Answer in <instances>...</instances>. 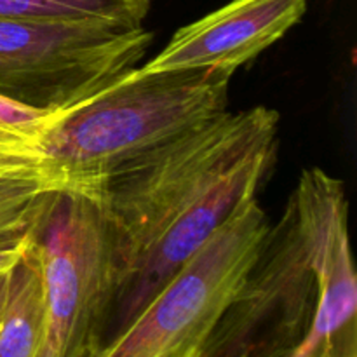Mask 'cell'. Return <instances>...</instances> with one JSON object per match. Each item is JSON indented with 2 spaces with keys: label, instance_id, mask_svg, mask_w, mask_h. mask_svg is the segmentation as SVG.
<instances>
[{
  "label": "cell",
  "instance_id": "cell-11",
  "mask_svg": "<svg viewBox=\"0 0 357 357\" xmlns=\"http://www.w3.org/2000/svg\"><path fill=\"white\" fill-rule=\"evenodd\" d=\"M0 17L143 23L124 0H0Z\"/></svg>",
  "mask_w": 357,
  "mask_h": 357
},
{
  "label": "cell",
  "instance_id": "cell-3",
  "mask_svg": "<svg viewBox=\"0 0 357 357\" xmlns=\"http://www.w3.org/2000/svg\"><path fill=\"white\" fill-rule=\"evenodd\" d=\"M230 70L138 68L68 108L40 142V178L87 194L103 178L229 110Z\"/></svg>",
  "mask_w": 357,
  "mask_h": 357
},
{
  "label": "cell",
  "instance_id": "cell-7",
  "mask_svg": "<svg viewBox=\"0 0 357 357\" xmlns=\"http://www.w3.org/2000/svg\"><path fill=\"white\" fill-rule=\"evenodd\" d=\"M309 0H232L176 30L142 73L230 70L260 56L305 16Z\"/></svg>",
  "mask_w": 357,
  "mask_h": 357
},
{
  "label": "cell",
  "instance_id": "cell-6",
  "mask_svg": "<svg viewBox=\"0 0 357 357\" xmlns=\"http://www.w3.org/2000/svg\"><path fill=\"white\" fill-rule=\"evenodd\" d=\"M45 331L38 357H89L103 342L112 303L110 246L98 204L56 192L35 236Z\"/></svg>",
  "mask_w": 357,
  "mask_h": 357
},
{
  "label": "cell",
  "instance_id": "cell-1",
  "mask_svg": "<svg viewBox=\"0 0 357 357\" xmlns=\"http://www.w3.org/2000/svg\"><path fill=\"white\" fill-rule=\"evenodd\" d=\"M278 132L272 108L227 110L87 192L110 246L112 303L101 345L135 319L241 202L257 197Z\"/></svg>",
  "mask_w": 357,
  "mask_h": 357
},
{
  "label": "cell",
  "instance_id": "cell-2",
  "mask_svg": "<svg viewBox=\"0 0 357 357\" xmlns=\"http://www.w3.org/2000/svg\"><path fill=\"white\" fill-rule=\"evenodd\" d=\"M199 357H357L345 185L300 174Z\"/></svg>",
  "mask_w": 357,
  "mask_h": 357
},
{
  "label": "cell",
  "instance_id": "cell-9",
  "mask_svg": "<svg viewBox=\"0 0 357 357\" xmlns=\"http://www.w3.org/2000/svg\"><path fill=\"white\" fill-rule=\"evenodd\" d=\"M54 194L37 180H0V274L33 243Z\"/></svg>",
  "mask_w": 357,
  "mask_h": 357
},
{
  "label": "cell",
  "instance_id": "cell-13",
  "mask_svg": "<svg viewBox=\"0 0 357 357\" xmlns=\"http://www.w3.org/2000/svg\"><path fill=\"white\" fill-rule=\"evenodd\" d=\"M9 272V271H7ZM7 272L0 274V317H2L3 302H6V293H7Z\"/></svg>",
  "mask_w": 357,
  "mask_h": 357
},
{
  "label": "cell",
  "instance_id": "cell-8",
  "mask_svg": "<svg viewBox=\"0 0 357 357\" xmlns=\"http://www.w3.org/2000/svg\"><path fill=\"white\" fill-rule=\"evenodd\" d=\"M44 331V284L33 239L7 272V293L0 317V357H38Z\"/></svg>",
  "mask_w": 357,
  "mask_h": 357
},
{
  "label": "cell",
  "instance_id": "cell-4",
  "mask_svg": "<svg viewBox=\"0 0 357 357\" xmlns=\"http://www.w3.org/2000/svg\"><path fill=\"white\" fill-rule=\"evenodd\" d=\"M152 38L142 23L0 17V96L63 114L138 68Z\"/></svg>",
  "mask_w": 357,
  "mask_h": 357
},
{
  "label": "cell",
  "instance_id": "cell-12",
  "mask_svg": "<svg viewBox=\"0 0 357 357\" xmlns=\"http://www.w3.org/2000/svg\"><path fill=\"white\" fill-rule=\"evenodd\" d=\"M124 2L131 7V10L136 14V17H138L139 21H143L146 14H149L150 2H152V0H124Z\"/></svg>",
  "mask_w": 357,
  "mask_h": 357
},
{
  "label": "cell",
  "instance_id": "cell-10",
  "mask_svg": "<svg viewBox=\"0 0 357 357\" xmlns=\"http://www.w3.org/2000/svg\"><path fill=\"white\" fill-rule=\"evenodd\" d=\"M58 115L0 96V180L42 181L40 142Z\"/></svg>",
  "mask_w": 357,
  "mask_h": 357
},
{
  "label": "cell",
  "instance_id": "cell-5",
  "mask_svg": "<svg viewBox=\"0 0 357 357\" xmlns=\"http://www.w3.org/2000/svg\"><path fill=\"white\" fill-rule=\"evenodd\" d=\"M268 225L257 197L241 202L135 319L89 357H199Z\"/></svg>",
  "mask_w": 357,
  "mask_h": 357
}]
</instances>
